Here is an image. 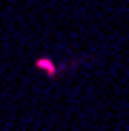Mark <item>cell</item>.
Wrapping results in <instances>:
<instances>
[{"instance_id": "6da1fadb", "label": "cell", "mask_w": 129, "mask_h": 131, "mask_svg": "<svg viewBox=\"0 0 129 131\" xmlns=\"http://www.w3.org/2000/svg\"><path fill=\"white\" fill-rule=\"evenodd\" d=\"M35 66H37V69H43V71H49V74H55V71H57V69H55V63H52V60H46V57H40Z\"/></svg>"}]
</instances>
